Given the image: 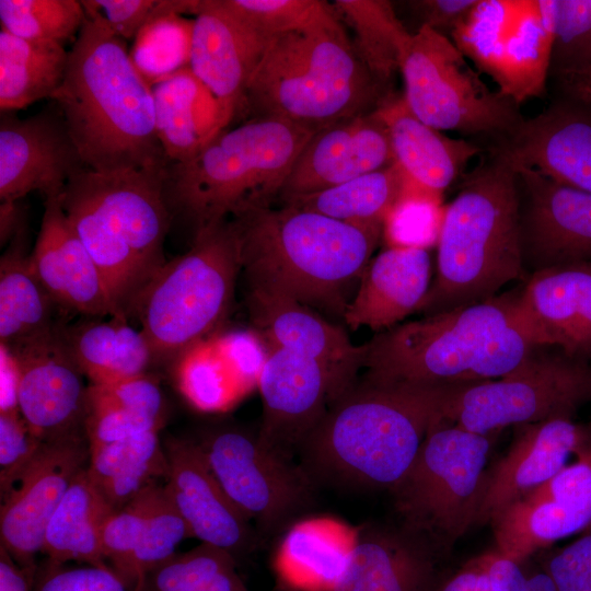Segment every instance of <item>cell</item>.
<instances>
[{
	"mask_svg": "<svg viewBox=\"0 0 591 591\" xmlns=\"http://www.w3.org/2000/svg\"><path fill=\"white\" fill-rule=\"evenodd\" d=\"M551 346L513 290L378 333L362 345L363 379L460 385L496 380Z\"/></svg>",
	"mask_w": 591,
	"mask_h": 591,
	"instance_id": "6da1fadb",
	"label": "cell"
},
{
	"mask_svg": "<svg viewBox=\"0 0 591 591\" xmlns=\"http://www.w3.org/2000/svg\"><path fill=\"white\" fill-rule=\"evenodd\" d=\"M461 385L357 381L305 439L300 466L314 484L392 490Z\"/></svg>",
	"mask_w": 591,
	"mask_h": 591,
	"instance_id": "7a4b0ae2",
	"label": "cell"
},
{
	"mask_svg": "<svg viewBox=\"0 0 591 591\" xmlns=\"http://www.w3.org/2000/svg\"><path fill=\"white\" fill-rule=\"evenodd\" d=\"M229 220L248 288L341 320L383 232V224H355L285 204Z\"/></svg>",
	"mask_w": 591,
	"mask_h": 591,
	"instance_id": "3957f363",
	"label": "cell"
},
{
	"mask_svg": "<svg viewBox=\"0 0 591 591\" xmlns=\"http://www.w3.org/2000/svg\"><path fill=\"white\" fill-rule=\"evenodd\" d=\"M51 100L85 169L165 171L170 162L157 136L151 86L126 42L99 22L85 18Z\"/></svg>",
	"mask_w": 591,
	"mask_h": 591,
	"instance_id": "277c9868",
	"label": "cell"
},
{
	"mask_svg": "<svg viewBox=\"0 0 591 591\" xmlns=\"http://www.w3.org/2000/svg\"><path fill=\"white\" fill-rule=\"evenodd\" d=\"M386 95L329 4L310 23L270 39L247 83L242 115L316 132L374 111Z\"/></svg>",
	"mask_w": 591,
	"mask_h": 591,
	"instance_id": "5b68a950",
	"label": "cell"
},
{
	"mask_svg": "<svg viewBox=\"0 0 591 591\" xmlns=\"http://www.w3.org/2000/svg\"><path fill=\"white\" fill-rule=\"evenodd\" d=\"M526 277L518 173L491 150L488 159L464 174L456 196L445 206L436 277L417 312L428 316L478 303Z\"/></svg>",
	"mask_w": 591,
	"mask_h": 591,
	"instance_id": "8992f818",
	"label": "cell"
},
{
	"mask_svg": "<svg viewBox=\"0 0 591 591\" xmlns=\"http://www.w3.org/2000/svg\"><path fill=\"white\" fill-rule=\"evenodd\" d=\"M164 171L121 170L74 174L58 196L70 225L97 265L123 315L166 263L172 211Z\"/></svg>",
	"mask_w": 591,
	"mask_h": 591,
	"instance_id": "52a82bcc",
	"label": "cell"
},
{
	"mask_svg": "<svg viewBox=\"0 0 591 591\" xmlns=\"http://www.w3.org/2000/svg\"><path fill=\"white\" fill-rule=\"evenodd\" d=\"M315 132L276 118L225 128L197 155L169 163L164 195L195 233L250 209L270 206Z\"/></svg>",
	"mask_w": 591,
	"mask_h": 591,
	"instance_id": "ba28073f",
	"label": "cell"
},
{
	"mask_svg": "<svg viewBox=\"0 0 591 591\" xmlns=\"http://www.w3.org/2000/svg\"><path fill=\"white\" fill-rule=\"evenodd\" d=\"M242 270L230 220L195 233L190 248L166 263L134 300L153 364H173L194 345L220 333Z\"/></svg>",
	"mask_w": 591,
	"mask_h": 591,
	"instance_id": "9c48e42d",
	"label": "cell"
},
{
	"mask_svg": "<svg viewBox=\"0 0 591 591\" xmlns=\"http://www.w3.org/2000/svg\"><path fill=\"white\" fill-rule=\"evenodd\" d=\"M493 436L447 420L434 425L412 467L391 490L399 525L442 556L475 526Z\"/></svg>",
	"mask_w": 591,
	"mask_h": 591,
	"instance_id": "30bf717a",
	"label": "cell"
},
{
	"mask_svg": "<svg viewBox=\"0 0 591 591\" xmlns=\"http://www.w3.org/2000/svg\"><path fill=\"white\" fill-rule=\"evenodd\" d=\"M399 70L408 107L432 128L501 139L524 120L519 104L489 89L452 39L428 26L412 33Z\"/></svg>",
	"mask_w": 591,
	"mask_h": 591,
	"instance_id": "8fae6325",
	"label": "cell"
},
{
	"mask_svg": "<svg viewBox=\"0 0 591 591\" xmlns=\"http://www.w3.org/2000/svg\"><path fill=\"white\" fill-rule=\"evenodd\" d=\"M540 346L508 375L464 384L454 393L448 421L479 434L508 426L573 417L591 401V366Z\"/></svg>",
	"mask_w": 591,
	"mask_h": 591,
	"instance_id": "7c38bea8",
	"label": "cell"
},
{
	"mask_svg": "<svg viewBox=\"0 0 591 591\" xmlns=\"http://www.w3.org/2000/svg\"><path fill=\"white\" fill-rule=\"evenodd\" d=\"M555 35L553 0H478L450 35L517 104L544 94Z\"/></svg>",
	"mask_w": 591,
	"mask_h": 591,
	"instance_id": "4fadbf2b",
	"label": "cell"
},
{
	"mask_svg": "<svg viewBox=\"0 0 591 591\" xmlns=\"http://www.w3.org/2000/svg\"><path fill=\"white\" fill-rule=\"evenodd\" d=\"M194 441L223 491L260 537L283 533L312 506L315 484L300 465L266 448L257 436L221 427Z\"/></svg>",
	"mask_w": 591,
	"mask_h": 591,
	"instance_id": "5bb4252c",
	"label": "cell"
},
{
	"mask_svg": "<svg viewBox=\"0 0 591 591\" xmlns=\"http://www.w3.org/2000/svg\"><path fill=\"white\" fill-rule=\"evenodd\" d=\"M263 399L259 441L292 461L328 409L351 387L310 357L269 347L258 386Z\"/></svg>",
	"mask_w": 591,
	"mask_h": 591,
	"instance_id": "9a60e30c",
	"label": "cell"
},
{
	"mask_svg": "<svg viewBox=\"0 0 591 591\" xmlns=\"http://www.w3.org/2000/svg\"><path fill=\"white\" fill-rule=\"evenodd\" d=\"M85 434L44 442L11 491L1 499L0 546L23 569L36 573L48 521L74 477L88 466Z\"/></svg>",
	"mask_w": 591,
	"mask_h": 591,
	"instance_id": "2e32d148",
	"label": "cell"
},
{
	"mask_svg": "<svg viewBox=\"0 0 591 591\" xmlns=\"http://www.w3.org/2000/svg\"><path fill=\"white\" fill-rule=\"evenodd\" d=\"M514 166V165H513ZM525 270L591 262V193L514 166Z\"/></svg>",
	"mask_w": 591,
	"mask_h": 591,
	"instance_id": "e0dca14e",
	"label": "cell"
},
{
	"mask_svg": "<svg viewBox=\"0 0 591 591\" xmlns=\"http://www.w3.org/2000/svg\"><path fill=\"white\" fill-rule=\"evenodd\" d=\"M56 328L45 337L8 346L20 372L19 412L43 442L85 434L89 385Z\"/></svg>",
	"mask_w": 591,
	"mask_h": 591,
	"instance_id": "ac0fdd59",
	"label": "cell"
},
{
	"mask_svg": "<svg viewBox=\"0 0 591 591\" xmlns=\"http://www.w3.org/2000/svg\"><path fill=\"white\" fill-rule=\"evenodd\" d=\"M85 166L58 111L27 118L12 112L0 119V200H20L31 192L58 197Z\"/></svg>",
	"mask_w": 591,
	"mask_h": 591,
	"instance_id": "d6986e66",
	"label": "cell"
},
{
	"mask_svg": "<svg viewBox=\"0 0 591 591\" xmlns=\"http://www.w3.org/2000/svg\"><path fill=\"white\" fill-rule=\"evenodd\" d=\"M394 163L387 129L376 113L316 131L294 161L277 199L323 192Z\"/></svg>",
	"mask_w": 591,
	"mask_h": 591,
	"instance_id": "ffe728a7",
	"label": "cell"
},
{
	"mask_svg": "<svg viewBox=\"0 0 591 591\" xmlns=\"http://www.w3.org/2000/svg\"><path fill=\"white\" fill-rule=\"evenodd\" d=\"M165 488L192 536L229 552L235 559L259 544L252 522L223 491L194 440L169 438Z\"/></svg>",
	"mask_w": 591,
	"mask_h": 591,
	"instance_id": "44dd1931",
	"label": "cell"
},
{
	"mask_svg": "<svg viewBox=\"0 0 591 591\" xmlns=\"http://www.w3.org/2000/svg\"><path fill=\"white\" fill-rule=\"evenodd\" d=\"M269 42L223 0H198L189 68L216 99L229 126L242 115L247 83Z\"/></svg>",
	"mask_w": 591,
	"mask_h": 591,
	"instance_id": "7402d4cb",
	"label": "cell"
},
{
	"mask_svg": "<svg viewBox=\"0 0 591 591\" xmlns=\"http://www.w3.org/2000/svg\"><path fill=\"white\" fill-rule=\"evenodd\" d=\"M507 451L487 471L475 525L490 522L509 503L543 486L557 475L571 454L591 444V427L573 417H558L517 426Z\"/></svg>",
	"mask_w": 591,
	"mask_h": 591,
	"instance_id": "603a6c76",
	"label": "cell"
},
{
	"mask_svg": "<svg viewBox=\"0 0 591 591\" xmlns=\"http://www.w3.org/2000/svg\"><path fill=\"white\" fill-rule=\"evenodd\" d=\"M514 166L591 193V105L572 99L524 119L491 149Z\"/></svg>",
	"mask_w": 591,
	"mask_h": 591,
	"instance_id": "cb8c5ba5",
	"label": "cell"
},
{
	"mask_svg": "<svg viewBox=\"0 0 591 591\" xmlns=\"http://www.w3.org/2000/svg\"><path fill=\"white\" fill-rule=\"evenodd\" d=\"M30 266L63 312L126 318L116 306L97 265L70 225L58 197L45 199Z\"/></svg>",
	"mask_w": 591,
	"mask_h": 591,
	"instance_id": "d4e9b609",
	"label": "cell"
},
{
	"mask_svg": "<svg viewBox=\"0 0 591 591\" xmlns=\"http://www.w3.org/2000/svg\"><path fill=\"white\" fill-rule=\"evenodd\" d=\"M247 308L256 332L268 348H282L315 359L348 386L356 384L363 347L354 345L341 326L294 299L259 288H248Z\"/></svg>",
	"mask_w": 591,
	"mask_h": 591,
	"instance_id": "484cf974",
	"label": "cell"
},
{
	"mask_svg": "<svg viewBox=\"0 0 591 591\" xmlns=\"http://www.w3.org/2000/svg\"><path fill=\"white\" fill-rule=\"evenodd\" d=\"M357 542L335 591H434L443 557L403 526L357 529Z\"/></svg>",
	"mask_w": 591,
	"mask_h": 591,
	"instance_id": "4316f807",
	"label": "cell"
},
{
	"mask_svg": "<svg viewBox=\"0 0 591 591\" xmlns=\"http://www.w3.org/2000/svg\"><path fill=\"white\" fill-rule=\"evenodd\" d=\"M428 250L387 247L368 263L343 321L381 333L417 312L431 286Z\"/></svg>",
	"mask_w": 591,
	"mask_h": 591,
	"instance_id": "83f0119b",
	"label": "cell"
},
{
	"mask_svg": "<svg viewBox=\"0 0 591 591\" xmlns=\"http://www.w3.org/2000/svg\"><path fill=\"white\" fill-rule=\"evenodd\" d=\"M520 299L551 346L591 361V262L534 271Z\"/></svg>",
	"mask_w": 591,
	"mask_h": 591,
	"instance_id": "f1b7e54d",
	"label": "cell"
},
{
	"mask_svg": "<svg viewBox=\"0 0 591 591\" xmlns=\"http://www.w3.org/2000/svg\"><path fill=\"white\" fill-rule=\"evenodd\" d=\"M375 111L387 129L394 163L418 190L442 197L467 162L482 152L475 143L447 137L421 121L404 95L387 94Z\"/></svg>",
	"mask_w": 591,
	"mask_h": 591,
	"instance_id": "f546056e",
	"label": "cell"
},
{
	"mask_svg": "<svg viewBox=\"0 0 591 591\" xmlns=\"http://www.w3.org/2000/svg\"><path fill=\"white\" fill-rule=\"evenodd\" d=\"M358 530L332 517L294 521L281 534L273 567L282 591H335Z\"/></svg>",
	"mask_w": 591,
	"mask_h": 591,
	"instance_id": "4dcf8cb0",
	"label": "cell"
},
{
	"mask_svg": "<svg viewBox=\"0 0 591 591\" xmlns=\"http://www.w3.org/2000/svg\"><path fill=\"white\" fill-rule=\"evenodd\" d=\"M151 90L157 136L170 163L193 159L229 127L220 105L189 67Z\"/></svg>",
	"mask_w": 591,
	"mask_h": 591,
	"instance_id": "1f68e13d",
	"label": "cell"
},
{
	"mask_svg": "<svg viewBox=\"0 0 591 591\" xmlns=\"http://www.w3.org/2000/svg\"><path fill=\"white\" fill-rule=\"evenodd\" d=\"M57 335L90 384H106L148 372L153 364L150 346L128 320L60 321Z\"/></svg>",
	"mask_w": 591,
	"mask_h": 591,
	"instance_id": "d6a6232c",
	"label": "cell"
},
{
	"mask_svg": "<svg viewBox=\"0 0 591 591\" xmlns=\"http://www.w3.org/2000/svg\"><path fill=\"white\" fill-rule=\"evenodd\" d=\"M500 555L523 561L591 524V490L564 499L522 497L490 520Z\"/></svg>",
	"mask_w": 591,
	"mask_h": 591,
	"instance_id": "836d02e7",
	"label": "cell"
},
{
	"mask_svg": "<svg viewBox=\"0 0 591 591\" xmlns=\"http://www.w3.org/2000/svg\"><path fill=\"white\" fill-rule=\"evenodd\" d=\"M114 511L90 479L86 467L74 477L46 526L42 552L47 561L76 560L105 567L101 535ZM111 568V567H109Z\"/></svg>",
	"mask_w": 591,
	"mask_h": 591,
	"instance_id": "e575fe53",
	"label": "cell"
},
{
	"mask_svg": "<svg viewBox=\"0 0 591 591\" xmlns=\"http://www.w3.org/2000/svg\"><path fill=\"white\" fill-rule=\"evenodd\" d=\"M25 230L0 260V344L9 347L51 334L58 306L33 274L25 254Z\"/></svg>",
	"mask_w": 591,
	"mask_h": 591,
	"instance_id": "d590c367",
	"label": "cell"
},
{
	"mask_svg": "<svg viewBox=\"0 0 591 591\" xmlns=\"http://www.w3.org/2000/svg\"><path fill=\"white\" fill-rule=\"evenodd\" d=\"M86 472L115 512L148 486L166 480L169 461L159 431L90 447Z\"/></svg>",
	"mask_w": 591,
	"mask_h": 591,
	"instance_id": "8d00e7d4",
	"label": "cell"
},
{
	"mask_svg": "<svg viewBox=\"0 0 591 591\" xmlns=\"http://www.w3.org/2000/svg\"><path fill=\"white\" fill-rule=\"evenodd\" d=\"M68 53L63 44L28 40L1 30V113L51 100L62 84Z\"/></svg>",
	"mask_w": 591,
	"mask_h": 591,
	"instance_id": "74e56055",
	"label": "cell"
},
{
	"mask_svg": "<svg viewBox=\"0 0 591 591\" xmlns=\"http://www.w3.org/2000/svg\"><path fill=\"white\" fill-rule=\"evenodd\" d=\"M407 186L405 174L393 163L323 192L280 204L355 224H383Z\"/></svg>",
	"mask_w": 591,
	"mask_h": 591,
	"instance_id": "f35d334b",
	"label": "cell"
},
{
	"mask_svg": "<svg viewBox=\"0 0 591 591\" xmlns=\"http://www.w3.org/2000/svg\"><path fill=\"white\" fill-rule=\"evenodd\" d=\"M194 0H162L134 39L129 57L150 86L189 67Z\"/></svg>",
	"mask_w": 591,
	"mask_h": 591,
	"instance_id": "ab89813d",
	"label": "cell"
},
{
	"mask_svg": "<svg viewBox=\"0 0 591 591\" xmlns=\"http://www.w3.org/2000/svg\"><path fill=\"white\" fill-rule=\"evenodd\" d=\"M337 16L354 30L355 49L383 85L399 69V60L412 33L397 18L387 0H335Z\"/></svg>",
	"mask_w": 591,
	"mask_h": 591,
	"instance_id": "60d3db41",
	"label": "cell"
},
{
	"mask_svg": "<svg viewBox=\"0 0 591 591\" xmlns=\"http://www.w3.org/2000/svg\"><path fill=\"white\" fill-rule=\"evenodd\" d=\"M172 368L179 393L199 412H225L247 394L213 336L187 349Z\"/></svg>",
	"mask_w": 591,
	"mask_h": 591,
	"instance_id": "b9f144b4",
	"label": "cell"
},
{
	"mask_svg": "<svg viewBox=\"0 0 591 591\" xmlns=\"http://www.w3.org/2000/svg\"><path fill=\"white\" fill-rule=\"evenodd\" d=\"M0 21L18 37L65 45L77 38L85 14L77 0H1Z\"/></svg>",
	"mask_w": 591,
	"mask_h": 591,
	"instance_id": "7bdbcfd3",
	"label": "cell"
},
{
	"mask_svg": "<svg viewBox=\"0 0 591 591\" xmlns=\"http://www.w3.org/2000/svg\"><path fill=\"white\" fill-rule=\"evenodd\" d=\"M235 567V558L208 543L174 553L149 568L132 591H201L220 572Z\"/></svg>",
	"mask_w": 591,
	"mask_h": 591,
	"instance_id": "ee69618b",
	"label": "cell"
},
{
	"mask_svg": "<svg viewBox=\"0 0 591 591\" xmlns=\"http://www.w3.org/2000/svg\"><path fill=\"white\" fill-rule=\"evenodd\" d=\"M88 408L112 412L151 430H161L166 408L159 380L143 373L106 384H89Z\"/></svg>",
	"mask_w": 591,
	"mask_h": 591,
	"instance_id": "f6af8a7d",
	"label": "cell"
},
{
	"mask_svg": "<svg viewBox=\"0 0 591 591\" xmlns=\"http://www.w3.org/2000/svg\"><path fill=\"white\" fill-rule=\"evenodd\" d=\"M441 199L408 184L383 223L387 247L428 250L437 245L445 209Z\"/></svg>",
	"mask_w": 591,
	"mask_h": 591,
	"instance_id": "bcb514c9",
	"label": "cell"
},
{
	"mask_svg": "<svg viewBox=\"0 0 591 591\" xmlns=\"http://www.w3.org/2000/svg\"><path fill=\"white\" fill-rule=\"evenodd\" d=\"M187 537H193L190 530L163 483L132 556L128 577L130 591L144 571L176 553V547Z\"/></svg>",
	"mask_w": 591,
	"mask_h": 591,
	"instance_id": "7dc6e473",
	"label": "cell"
},
{
	"mask_svg": "<svg viewBox=\"0 0 591 591\" xmlns=\"http://www.w3.org/2000/svg\"><path fill=\"white\" fill-rule=\"evenodd\" d=\"M161 486L155 483L144 488L127 505L113 512L103 525L101 542L104 557L127 588L132 556Z\"/></svg>",
	"mask_w": 591,
	"mask_h": 591,
	"instance_id": "c3c4849f",
	"label": "cell"
},
{
	"mask_svg": "<svg viewBox=\"0 0 591 591\" xmlns=\"http://www.w3.org/2000/svg\"><path fill=\"white\" fill-rule=\"evenodd\" d=\"M555 35L549 74L591 65V0H553Z\"/></svg>",
	"mask_w": 591,
	"mask_h": 591,
	"instance_id": "681fc988",
	"label": "cell"
},
{
	"mask_svg": "<svg viewBox=\"0 0 591 591\" xmlns=\"http://www.w3.org/2000/svg\"><path fill=\"white\" fill-rule=\"evenodd\" d=\"M257 34L271 38L297 30L323 13L329 3L320 0H223Z\"/></svg>",
	"mask_w": 591,
	"mask_h": 591,
	"instance_id": "f907efd6",
	"label": "cell"
},
{
	"mask_svg": "<svg viewBox=\"0 0 591 591\" xmlns=\"http://www.w3.org/2000/svg\"><path fill=\"white\" fill-rule=\"evenodd\" d=\"M19 410L0 413V495L3 499L27 471L43 445Z\"/></svg>",
	"mask_w": 591,
	"mask_h": 591,
	"instance_id": "816d5d0a",
	"label": "cell"
},
{
	"mask_svg": "<svg viewBox=\"0 0 591 591\" xmlns=\"http://www.w3.org/2000/svg\"><path fill=\"white\" fill-rule=\"evenodd\" d=\"M216 344L246 393L258 386L269 348L264 338L251 329L218 333Z\"/></svg>",
	"mask_w": 591,
	"mask_h": 591,
	"instance_id": "f5cc1de1",
	"label": "cell"
},
{
	"mask_svg": "<svg viewBox=\"0 0 591 591\" xmlns=\"http://www.w3.org/2000/svg\"><path fill=\"white\" fill-rule=\"evenodd\" d=\"M540 566L557 591H591V524L572 543L547 553Z\"/></svg>",
	"mask_w": 591,
	"mask_h": 591,
	"instance_id": "db71d44e",
	"label": "cell"
},
{
	"mask_svg": "<svg viewBox=\"0 0 591 591\" xmlns=\"http://www.w3.org/2000/svg\"><path fill=\"white\" fill-rule=\"evenodd\" d=\"M33 591H130L112 568L82 566L67 568L47 561L38 567Z\"/></svg>",
	"mask_w": 591,
	"mask_h": 591,
	"instance_id": "11a10c76",
	"label": "cell"
},
{
	"mask_svg": "<svg viewBox=\"0 0 591 591\" xmlns=\"http://www.w3.org/2000/svg\"><path fill=\"white\" fill-rule=\"evenodd\" d=\"M157 0H83L85 18L102 24L113 35L135 39L142 26L154 15Z\"/></svg>",
	"mask_w": 591,
	"mask_h": 591,
	"instance_id": "9f6ffc18",
	"label": "cell"
},
{
	"mask_svg": "<svg viewBox=\"0 0 591 591\" xmlns=\"http://www.w3.org/2000/svg\"><path fill=\"white\" fill-rule=\"evenodd\" d=\"M488 573L491 591H557L556 587L538 565L533 567L530 558L517 561L495 549L489 552Z\"/></svg>",
	"mask_w": 591,
	"mask_h": 591,
	"instance_id": "6f0895ef",
	"label": "cell"
},
{
	"mask_svg": "<svg viewBox=\"0 0 591 591\" xmlns=\"http://www.w3.org/2000/svg\"><path fill=\"white\" fill-rule=\"evenodd\" d=\"M577 456L576 462L566 465L546 484L523 497L532 499H564L591 490V444Z\"/></svg>",
	"mask_w": 591,
	"mask_h": 591,
	"instance_id": "680465c9",
	"label": "cell"
},
{
	"mask_svg": "<svg viewBox=\"0 0 591 591\" xmlns=\"http://www.w3.org/2000/svg\"><path fill=\"white\" fill-rule=\"evenodd\" d=\"M478 0H414L407 5L421 22L443 35H451L466 19Z\"/></svg>",
	"mask_w": 591,
	"mask_h": 591,
	"instance_id": "91938a15",
	"label": "cell"
},
{
	"mask_svg": "<svg viewBox=\"0 0 591 591\" xmlns=\"http://www.w3.org/2000/svg\"><path fill=\"white\" fill-rule=\"evenodd\" d=\"M489 558L487 552L470 559L454 572H447L434 591H491Z\"/></svg>",
	"mask_w": 591,
	"mask_h": 591,
	"instance_id": "94428289",
	"label": "cell"
},
{
	"mask_svg": "<svg viewBox=\"0 0 591 591\" xmlns=\"http://www.w3.org/2000/svg\"><path fill=\"white\" fill-rule=\"evenodd\" d=\"M20 372L8 346L0 344V413L19 410Z\"/></svg>",
	"mask_w": 591,
	"mask_h": 591,
	"instance_id": "6125c7cd",
	"label": "cell"
},
{
	"mask_svg": "<svg viewBox=\"0 0 591 591\" xmlns=\"http://www.w3.org/2000/svg\"><path fill=\"white\" fill-rule=\"evenodd\" d=\"M35 575L21 568L0 546V591H33Z\"/></svg>",
	"mask_w": 591,
	"mask_h": 591,
	"instance_id": "be15d7a7",
	"label": "cell"
},
{
	"mask_svg": "<svg viewBox=\"0 0 591 591\" xmlns=\"http://www.w3.org/2000/svg\"><path fill=\"white\" fill-rule=\"evenodd\" d=\"M554 77L568 99L591 105V65Z\"/></svg>",
	"mask_w": 591,
	"mask_h": 591,
	"instance_id": "e7e4bbea",
	"label": "cell"
},
{
	"mask_svg": "<svg viewBox=\"0 0 591 591\" xmlns=\"http://www.w3.org/2000/svg\"><path fill=\"white\" fill-rule=\"evenodd\" d=\"M25 230V213L19 200H5L0 205V242H11Z\"/></svg>",
	"mask_w": 591,
	"mask_h": 591,
	"instance_id": "03108f58",
	"label": "cell"
},
{
	"mask_svg": "<svg viewBox=\"0 0 591 591\" xmlns=\"http://www.w3.org/2000/svg\"><path fill=\"white\" fill-rule=\"evenodd\" d=\"M270 591H282V590L280 588H275V589H273Z\"/></svg>",
	"mask_w": 591,
	"mask_h": 591,
	"instance_id": "003e7915",
	"label": "cell"
}]
</instances>
